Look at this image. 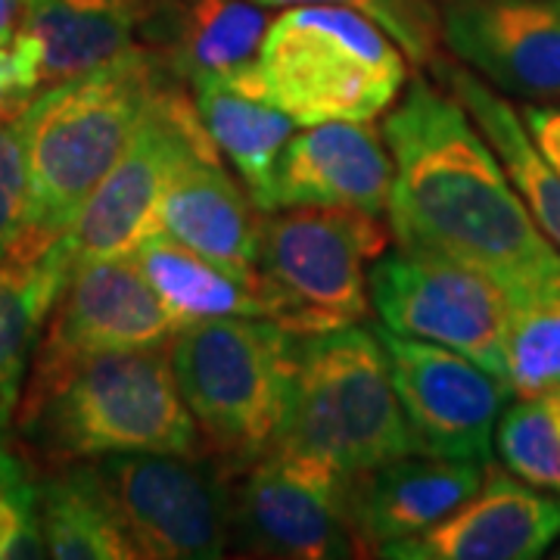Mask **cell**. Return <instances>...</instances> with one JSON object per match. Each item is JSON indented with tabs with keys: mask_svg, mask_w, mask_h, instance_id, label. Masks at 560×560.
I'll list each match as a JSON object with an SVG mask.
<instances>
[{
	"mask_svg": "<svg viewBox=\"0 0 560 560\" xmlns=\"http://www.w3.org/2000/svg\"><path fill=\"white\" fill-rule=\"evenodd\" d=\"M383 140L396 165L386 215L401 249L474 265L508 296L558 278L560 253L455 94L415 79Z\"/></svg>",
	"mask_w": 560,
	"mask_h": 560,
	"instance_id": "6da1fadb",
	"label": "cell"
},
{
	"mask_svg": "<svg viewBox=\"0 0 560 560\" xmlns=\"http://www.w3.org/2000/svg\"><path fill=\"white\" fill-rule=\"evenodd\" d=\"M16 423L32 452L54 467L128 452H202L200 427L178 389L172 342L35 355Z\"/></svg>",
	"mask_w": 560,
	"mask_h": 560,
	"instance_id": "7a4b0ae2",
	"label": "cell"
},
{
	"mask_svg": "<svg viewBox=\"0 0 560 560\" xmlns=\"http://www.w3.org/2000/svg\"><path fill=\"white\" fill-rule=\"evenodd\" d=\"M168 75L156 50L135 44L101 69L40 91L25 106L32 221L13 259H38L66 237Z\"/></svg>",
	"mask_w": 560,
	"mask_h": 560,
	"instance_id": "3957f363",
	"label": "cell"
},
{
	"mask_svg": "<svg viewBox=\"0 0 560 560\" xmlns=\"http://www.w3.org/2000/svg\"><path fill=\"white\" fill-rule=\"evenodd\" d=\"M405 81V54L381 25L337 3H296L271 20L256 62L228 84L312 128L377 119Z\"/></svg>",
	"mask_w": 560,
	"mask_h": 560,
	"instance_id": "277c9868",
	"label": "cell"
},
{
	"mask_svg": "<svg viewBox=\"0 0 560 560\" xmlns=\"http://www.w3.org/2000/svg\"><path fill=\"white\" fill-rule=\"evenodd\" d=\"M275 445L312 455L340 474L420 455L374 327L349 324L302 337L287 418Z\"/></svg>",
	"mask_w": 560,
	"mask_h": 560,
	"instance_id": "5b68a950",
	"label": "cell"
},
{
	"mask_svg": "<svg viewBox=\"0 0 560 560\" xmlns=\"http://www.w3.org/2000/svg\"><path fill=\"white\" fill-rule=\"evenodd\" d=\"M300 342L271 318H215L180 327L172 340L178 389L202 445L241 470L283 430Z\"/></svg>",
	"mask_w": 560,
	"mask_h": 560,
	"instance_id": "8992f818",
	"label": "cell"
},
{
	"mask_svg": "<svg viewBox=\"0 0 560 560\" xmlns=\"http://www.w3.org/2000/svg\"><path fill=\"white\" fill-rule=\"evenodd\" d=\"M389 249L381 215L352 206H293L261 212L259 271L271 315L296 337L368 318V265Z\"/></svg>",
	"mask_w": 560,
	"mask_h": 560,
	"instance_id": "52a82bcc",
	"label": "cell"
},
{
	"mask_svg": "<svg viewBox=\"0 0 560 560\" xmlns=\"http://www.w3.org/2000/svg\"><path fill=\"white\" fill-rule=\"evenodd\" d=\"M138 558L212 560L231 551V470L200 455L128 452L84 460Z\"/></svg>",
	"mask_w": 560,
	"mask_h": 560,
	"instance_id": "ba28073f",
	"label": "cell"
},
{
	"mask_svg": "<svg viewBox=\"0 0 560 560\" xmlns=\"http://www.w3.org/2000/svg\"><path fill=\"white\" fill-rule=\"evenodd\" d=\"M194 153L221 156L202 125L194 94L180 88L178 75H168L119 162L97 184L60 241L69 265L135 256L140 243L160 231L165 187L180 162Z\"/></svg>",
	"mask_w": 560,
	"mask_h": 560,
	"instance_id": "9c48e42d",
	"label": "cell"
},
{
	"mask_svg": "<svg viewBox=\"0 0 560 560\" xmlns=\"http://www.w3.org/2000/svg\"><path fill=\"white\" fill-rule=\"evenodd\" d=\"M231 482V548L253 558H361L349 517V474L271 445Z\"/></svg>",
	"mask_w": 560,
	"mask_h": 560,
	"instance_id": "30bf717a",
	"label": "cell"
},
{
	"mask_svg": "<svg viewBox=\"0 0 560 560\" xmlns=\"http://www.w3.org/2000/svg\"><path fill=\"white\" fill-rule=\"evenodd\" d=\"M383 327L436 342L504 377L508 290L486 271L433 253H383L368 275Z\"/></svg>",
	"mask_w": 560,
	"mask_h": 560,
	"instance_id": "8fae6325",
	"label": "cell"
},
{
	"mask_svg": "<svg viewBox=\"0 0 560 560\" xmlns=\"http://www.w3.org/2000/svg\"><path fill=\"white\" fill-rule=\"evenodd\" d=\"M389 359L401 411L420 455L492 464V436L501 408L514 393L508 377L436 342L401 337L374 324Z\"/></svg>",
	"mask_w": 560,
	"mask_h": 560,
	"instance_id": "7c38bea8",
	"label": "cell"
},
{
	"mask_svg": "<svg viewBox=\"0 0 560 560\" xmlns=\"http://www.w3.org/2000/svg\"><path fill=\"white\" fill-rule=\"evenodd\" d=\"M440 22L448 50L489 84L560 103V0H440Z\"/></svg>",
	"mask_w": 560,
	"mask_h": 560,
	"instance_id": "4fadbf2b",
	"label": "cell"
},
{
	"mask_svg": "<svg viewBox=\"0 0 560 560\" xmlns=\"http://www.w3.org/2000/svg\"><path fill=\"white\" fill-rule=\"evenodd\" d=\"M178 330L135 256L91 259L72 268L35 355L165 346Z\"/></svg>",
	"mask_w": 560,
	"mask_h": 560,
	"instance_id": "5bb4252c",
	"label": "cell"
},
{
	"mask_svg": "<svg viewBox=\"0 0 560 560\" xmlns=\"http://www.w3.org/2000/svg\"><path fill=\"white\" fill-rule=\"evenodd\" d=\"M560 539V499L545 495L495 464L480 489L445 521L393 541L377 558L396 560H533Z\"/></svg>",
	"mask_w": 560,
	"mask_h": 560,
	"instance_id": "9a60e30c",
	"label": "cell"
},
{
	"mask_svg": "<svg viewBox=\"0 0 560 560\" xmlns=\"http://www.w3.org/2000/svg\"><path fill=\"white\" fill-rule=\"evenodd\" d=\"M393 178V153L377 128L361 121H324L287 140L261 194L259 212L352 206L386 215Z\"/></svg>",
	"mask_w": 560,
	"mask_h": 560,
	"instance_id": "2e32d148",
	"label": "cell"
},
{
	"mask_svg": "<svg viewBox=\"0 0 560 560\" xmlns=\"http://www.w3.org/2000/svg\"><path fill=\"white\" fill-rule=\"evenodd\" d=\"M147 0H28L10 44L22 84L40 91L101 69L138 44Z\"/></svg>",
	"mask_w": 560,
	"mask_h": 560,
	"instance_id": "e0dca14e",
	"label": "cell"
},
{
	"mask_svg": "<svg viewBox=\"0 0 560 560\" xmlns=\"http://www.w3.org/2000/svg\"><path fill=\"white\" fill-rule=\"evenodd\" d=\"M486 467L480 460L405 455L349 474V517L364 555L445 521L480 489Z\"/></svg>",
	"mask_w": 560,
	"mask_h": 560,
	"instance_id": "ac0fdd59",
	"label": "cell"
},
{
	"mask_svg": "<svg viewBox=\"0 0 560 560\" xmlns=\"http://www.w3.org/2000/svg\"><path fill=\"white\" fill-rule=\"evenodd\" d=\"M271 16L256 0H147L140 32L168 72L197 84L253 66Z\"/></svg>",
	"mask_w": 560,
	"mask_h": 560,
	"instance_id": "d6986e66",
	"label": "cell"
},
{
	"mask_svg": "<svg viewBox=\"0 0 560 560\" xmlns=\"http://www.w3.org/2000/svg\"><path fill=\"white\" fill-rule=\"evenodd\" d=\"M160 231L209 259L259 268L261 212L221 156L194 153L180 162L162 197Z\"/></svg>",
	"mask_w": 560,
	"mask_h": 560,
	"instance_id": "ffe728a7",
	"label": "cell"
},
{
	"mask_svg": "<svg viewBox=\"0 0 560 560\" xmlns=\"http://www.w3.org/2000/svg\"><path fill=\"white\" fill-rule=\"evenodd\" d=\"M135 259L156 287L178 327L215 318H268L271 300L259 268H237L209 259L165 231L140 243Z\"/></svg>",
	"mask_w": 560,
	"mask_h": 560,
	"instance_id": "44dd1931",
	"label": "cell"
},
{
	"mask_svg": "<svg viewBox=\"0 0 560 560\" xmlns=\"http://www.w3.org/2000/svg\"><path fill=\"white\" fill-rule=\"evenodd\" d=\"M433 72L440 75L442 88L458 97L470 121H477L482 138L499 153L533 221L560 253V172L541 156L517 109L458 62L433 60Z\"/></svg>",
	"mask_w": 560,
	"mask_h": 560,
	"instance_id": "7402d4cb",
	"label": "cell"
},
{
	"mask_svg": "<svg viewBox=\"0 0 560 560\" xmlns=\"http://www.w3.org/2000/svg\"><path fill=\"white\" fill-rule=\"evenodd\" d=\"M72 265L54 243L38 259L0 261V430L20 408L28 361L35 359L40 330L60 300Z\"/></svg>",
	"mask_w": 560,
	"mask_h": 560,
	"instance_id": "603a6c76",
	"label": "cell"
},
{
	"mask_svg": "<svg viewBox=\"0 0 560 560\" xmlns=\"http://www.w3.org/2000/svg\"><path fill=\"white\" fill-rule=\"evenodd\" d=\"M35 514H38L44 558H138L84 460L62 464L54 477H47L35 486Z\"/></svg>",
	"mask_w": 560,
	"mask_h": 560,
	"instance_id": "cb8c5ba5",
	"label": "cell"
},
{
	"mask_svg": "<svg viewBox=\"0 0 560 560\" xmlns=\"http://www.w3.org/2000/svg\"><path fill=\"white\" fill-rule=\"evenodd\" d=\"M200 119L219 153L237 168L246 194L259 209L261 194L271 180V168L278 162L287 140L296 135V121L280 113L271 103L241 94L224 79H202L190 84Z\"/></svg>",
	"mask_w": 560,
	"mask_h": 560,
	"instance_id": "d4e9b609",
	"label": "cell"
},
{
	"mask_svg": "<svg viewBox=\"0 0 560 560\" xmlns=\"http://www.w3.org/2000/svg\"><path fill=\"white\" fill-rule=\"evenodd\" d=\"M504 377L521 399L560 386V275L508 296Z\"/></svg>",
	"mask_w": 560,
	"mask_h": 560,
	"instance_id": "484cf974",
	"label": "cell"
},
{
	"mask_svg": "<svg viewBox=\"0 0 560 560\" xmlns=\"http://www.w3.org/2000/svg\"><path fill=\"white\" fill-rule=\"evenodd\" d=\"M495 445L514 477L560 495V386L511 405L499 420Z\"/></svg>",
	"mask_w": 560,
	"mask_h": 560,
	"instance_id": "4316f807",
	"label": "cell"
},
{
	"mask_svg": "<svg viewBox=\"0 0 560 560\" xmlns=\"http://www.w3.org/2000/svg\"><path fill=\"white\" fill-rule=\"evenodd\" d=\"M261 7H296V3H337L381 25L399 50L415 62L427 66L436 60L442 40L440 3L436 0H256Z\"/></svg>",
	"mask_w": 560,
	"mask_h": 560,
	"instance_id": "83f0119b",
	"label": "cell"
},
{
	"mask_svg": "<svg viewBox=\"0 0 560 560\" xmlns=\"http://www.w3.org/2000/svg\"><path fill=\"white\" fill-rule=\"evenodd\" d=\"M32 221L28 138L20 116L0 119V261L13 259Z\"/></svg>",
	"mask_w": 560,
	"mask_h": 560,
	"instance_id": "f1b7e54d",
	"label": "cell"
},
{
	"mask_svg": "<svg viewBox=\"0 0 560 560\" xmlns=\"http://www.w3.org/2000/svg\"><path fill=\"white\" fill-rule=\"evenodd\" d=\"M35 486L25 464L0 430V558H44L38 514H35Z\"/></svg>",
	"mask_w": 560,
	"mask_h": 560,
	"instance_id": "f546056e",
	"label": "cell"
},
{
	"mask_svg": "<svg viewBox=\"0 0 560 560\" xmlns=\"http://www.w3.org/2000/svg\"><path fill=\"white\" fill-rule=\"evenodd\" d=\"M523 125L539 153L560 172V109L558 106H529L523 109Z\"/></svg>",
	"mask_w": 560,
	"mask_h": 560,
	"instance_id": "4dcf8cb0",
	"label": "cell"
},
{
	"mask_svg": "<svg viewBox=\"0 0 560 560\" xmlns=\"http://www.w3.org/2000/svg\"><path fill=\"white\" fill-rule=\"evenodd\" d=\"M32 101L35 97L22 84L20 72H16V62H13V54H10V44L7 47L0 44V119L20 116Z\"/></svg>",
	"mask_w": 560,
	"mask_h": 560,
	"instance_id": "1f68e13d",
	"label": "cell"
},
{
	"mask_svg": "<svg viewBox=\"0 0 560 560\" xmlns=\"http://www.w3.org/2000/svg\"><path fill=\"white\" fill-rule=\"evenodd\" d=\"M25 10H28V0H0V44L3 47L13 44V38L20 35Z\"/></svg>",
	"mask_w": 560,
	"mask_h": 560,
	"instance_id": "d6a6232c",
	"label": "cell"
}]
</instances>
